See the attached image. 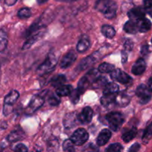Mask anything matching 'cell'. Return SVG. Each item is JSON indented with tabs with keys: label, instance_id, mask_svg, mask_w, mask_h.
<instances>
[{
	"label": "cell",
	"instance_id": "6da1fadb",
	"mask_svg": "<svg viewBox=\"0 0 152 152\" xmlns=\"http://www.w3.org/2000/svg\"><path fill=\"white\" fill-rule=\"evenodd\" d=\"M95 9L102 13L107 19H113L117 14V5L113 0H97Z\"/></svg>",
	"mask_w": 152,
	"mask_h": 152
},
{
	"label": "cell",
	"instance_id": "7a4b0ae2",
	"mask_svg": "<svg viewBox=\"0 0 152 152\" xmlns=\"http://www.w3.org/2000/svg\"><path fill=\"white\" fill-rule=\"evenodd\" d=\"M58 62V58L53 53H50L44 62L39 65L37 69V74L39 76L45 75L53 71Z\"/></svg>",
	"mask_w": 152,
	"mask_h": 152
},
{
	"label": "cell",
	"instance_id": "3957f363",
	"mask_svg": "<svg viewBox=\"0 0 152 152\" xmlns=\"http://www.w3.org/2000/svg\"><path fill=\"white\" fill-rule=\"evenodd\" d=\"M105 120L108 122V126L111 128V130L114 132L118 131L124 123V117L123 114L120 112H116V111L107 114Z\"/></svg>",
	"mask_w": 152,
	"mask_h": 152
},
{
	"label": "cell",
	"instance_id": "277c9868",
	"mask_svg": "<svg viewBox=\"0 0 152 152\" xmlns=\"http://www.w3.org/2000/svg\"><path fill=\"white\" fill-rule=\"evenodd\" d=\"M88 134L84 129H79L74 132L71 137V140L76 145H82L88 140Z\"/></svg>",
	"mask_w": 152,
	"mask_h": 152
},
{
	"label": "cell",
	"instance_id": "5b68a950",
	"mask_svg": "<svg viewBox=\"0 0 152 152\" xmlns=\"http://www.w3.org/2000/svg\"><path fill=\"white\" fill-rule=\"evenodd\" d=\"M136 94L139 98V101L141 104H147L151 99L152 95L148 88L145 85H140L136 90Z\"/></svg>",
	"mask_w": 152,
	"mask_h": 152
},
{
	"label": "cell",
	"instance_id": "8992f818",
	"mask_svg": "<svg viewBox=\"0 0 152 152\" xmlns=\"http://www.w3.org/2000/svg\"><path fill=\"white\" fill-rule=\"evenodd\" d=\"M45 100L43 97H42L40 95H35L34 96H33L29 105L27 107L26 113L27 114H33L39 108H41Z\"/></svg>",
	"mask_w": 152,
	"mask_h": 152
},
{
	"label": "cell",
	"instance_id": "52a82bcc",
	"mask_svg": "<svg viewBox=\"0 0 152 152\" xmlns=\"http://www.w3.org/2000/svg\"><path fill=\"white\" fill-rule=\"evenodd\" d=\"M111 77L113 80H117V81L120 82V83H123V84H129L132 81V78L129 74L120 69L114 70L113 72H111Z\"/></svg>",
	"mask_w": 152,
	"mask_h": 152
},
{
	"label": "cell",
	"instance_id": "ba28073f",
	"mask_svg": "<svg viewBox=\"0 0 152 152\" xmlns=\"http://www.w3.org/2000/svg\"><path fill=\"white\" fill-rule=\"evenodd\" d=\"M94 116V111L90 107H86L83 109L82 112L77 117L79 121L82 123V124H88L91 121L92 118Z\"/></svg>",
	"mask_w": 152,
	"mask_h": 152
},
{
	"label": "cell",
	"instance_id": "9c48e42d",
	"mask_svg": "<svg viewBox=\"0 0 152 152\" xmlns=\"http://www.w3.org/2000/svg\"><path fill=\"white\" fill-rule=\"evenodd\" d=\"M45 31H39L38 32H36L34 34H33L32 35L30 36L28 40L24 43L23 46H22V49L23 50H27V49L30 48L33 45L35 44L40 39L42 38L45 36Z\"/></svg>",
	"mask_w": 152,
	"mask_h": 152
},
{
	"label": "cell",
	"instance_id": "30bf717a",
	"mask_svg": "<svg viewBox=\"0 0 152 152\" xmlns=\"http://www.w3.org/2000/svg\"><path fill=\"white\" fill-rule=\"evenodd\" d=\"M77 55L74 50H71L64 56L60 62V67L62 68H67L71 66L76 61Z\"/></svg>",
	"mask_w": 152,
	"mask_h": 152
},
{
	"label": "cell",
	"instance_id": "8fae6325",
	"mask_svg": "<svg viewBox=\"0 0 152 152\" xmlns=\"http://www.w3.org/2000/svg\"><path fill=\"white\" fill-rule=\"evenodd\" d=\"M128 16L130 18V20L137 21L139 19H142V18H145V10L142 7H134V8H132V10H129V13H128Z\"/></svg>",
	"mask_w": 152,
	"mask_h": 152
},
{
	"label": "cell",
	"instance_id": "7c38bea8",
	"mask_svg": "<svg viewBox=\"0 0 152 152\" xmlns=\"http://www.w3.org/2000/svg\"><path fill=\"white\" fill-rule=\"evenodd\" d=\"M145 69H146V63H145V61L142 58H140L134 64L132 71L134 75L139 76L143 74L145 72Z\"/></svg>",
	"mask_w": 152,
	"mask_h": 152
},
{
	"label": "cell",
	"instance_id": "4fadbf2b",
	"mask_svg": "<svg viewBox=\"0 0 152 152\" xmlns=\"http://www.w3.org/2000/svg\"><path fill=\"white\" fill-rule=\"evenodd\" d=\"M111 137V132L108 129H102L101 132L99 133V136L97 137L96 139V143L99 146H102V145H105L110 138Z\"/></svg>",
	"mask_w": 152,
	"mask_h": 152
},
{
	"label": "cell",
	"instance_id": "5bb4252c",
	"mask_svg": "<svg viewBox=\"0 0 152 152\" xmlns=\"http://www.w3.org/2000/svg\"><path fill=\"white\" fill-rule=\"evenodd\" d=\"M89 47H90V39H89L88 37L84 35L77 43V51L80 52V53H84L89 48Z\"/></svg>",
	"mask_w": 152,
	"mask_h": 152
},
{
	"label": "cell",
	"instance_id": "9a60e30c",
	"mask_svg": "<svg viewBox=\"0 0 152 152\" xmlns=\"http://www.w3.org/2000/svg\"><path fill=\"white\" fill-rule=\"evenodd\" d=\"M138 31L141 33H145L149 31L151 28V22L146 18H142L137 21Z\"/></svg>",
	"mask_w": 152,
	"mask_h": 152
},
{
	"label": "cell",
	"instance_id": "2e32d148",
	"mask_svg": "<svg viewBox=\"0 0 152 152\" xmlns=\"http://www.w3.org/2000/svg\"><path fill=\"white\" fill-rule=\"evenodd\" d=\"M130 97L125 94H120L115 95L114 103L120 107H126L130 102Z\"/></svg>",
	"mask_w": 152,
	"mask_h": 152
},
{
	"label": "cell",
	"instance_id": "e0dca14e",
	"mask_svg": "<svg viewBox=\"0 0 152 152\" xmlns=\"http://www.w3.org/2000/svg\"><path fill=\"white\" fill-rule=\"evenodd\" d=\"M19 97V94L17 91L12 90L4 98V105H13Z\"/></svg>",
	"mask_w": 152,
	"mask_h": 152
},
{
	"label": "cell",
	"instance_id": "ac0fdd59",
	"mask_svg": "<svg viewBox=\"0 0 152 152\" xmlns=\"http://www.w3.org/2000/svg\"><path fill=\"white\" fill-rule=\"evenodd\" d=\"M25 137V134H24L23 131L19 129V130H14L7 136V140L9 142H16V141H19L22 140Z\"/></svg>",
	"mask_w": 152,
	"mask_h": 152
},
{
	"label": "cell",
	"instance_id": "d6986e66",
	"mask_svg": "<svg viewBox=\"0 0 152 152\" xmlns=\"http://www.w3.org/2000/svg\"><path fill=\"white\" fill-rule=\"evenodd\" d=\"M123 29H124L126 32L132 34H135L137 32H139L138 31L137 21L134 20H129L126 22V23L124 25V27H123Z\"/></svg>",
	"mask_w": 152,
	"mask_h": 152
},
{
	"label": "cell",
	"instance_id": "ffe728a7",
	"mask_svg": "<svg viewBox=\"0 0 152 152\" xmlns=\"http://www.w3.org/2000/svg\"><path fill=\"white\" fill-rule=\"evenodd\" d=\"M96 61V58L95 57L94 55H91V56H88V57L85 58L81 62H80V65H79L78 68L80 71H82V70H85L87 68L90 67L92 64L94 63Z\"/></svg>",
	"mask_w": 152,
	"mask_h": 152
},
{
	"label": "cell",
	"instance_id": "44dd1931",
	"mask_svg": "<svg viewBox=\"0 0 152 152\" xmlns=\"http://www.w3.org/2000/svg\"><path fill=\"white\" fill-rule=\"evenodd\" d=\"M73 88L69 85H63L61 87L58 88L56 91V95L59 96H70L71 92L73 91Z\"/></svg>",
	"mask_w": 152,
	"mask_h": 152
},
{
	"label": "cell",
	"instance_id": "7402d4cb",
	"mask_svg": "<svg viewBox=\"0 0 152 152\" xmlns=\"http://www.w3.org/2000/svg\"><path fill=\"white\" fill-rule=\"evenodd\" d=\"M119 91L118 85L114 83H109L104 87L103 94H115Z\"/></svg>",
	"mask_w": 152,
	"mask_h": 152
},
{
	"label": "cell",
	"instance_id": "603a6c76",
	"mask_svg": "<svg viewBox=\"0 0 152 152\" xmlns=\"http://www.w3.org/2000/svg\"><path fill=\"white\" fill-rule=\"evenodd\" d=\"M137 134V131L135 128H132L130 130L126 131V132L123 134V136H122V139L123 140V141L126 142H130L131 140L134 139V138L136 137Z\"/></svg>",
	"mask_w": 152,
	"mask_h": 152
},
{
	"label": "cell",
	"instance_id": "cb8c5ba5",
	"mask_svg": "<svg viewBox=\"0 0 152 152\" xmlns=\"http://www.w3.org/2000/svg\"><path fill=\"white\" fill-rule=\"evenodd\" d=\"M66 82V77L65 75L59 74V75L53 77L51 80V85L54 88H59L62 86H63L64 83Z\"/></svg>",
	"mask_w": 152,
	"mask_h": 152
},
{
	"label": "cell",
	"instance_id": "d4e9b609",
	"mask_svg": "<svg viewBox=\"0 0 152 152\" xmlns=\"http://www.w3.org/2000/svg\"><path fill=\"white\" fill-rule=\"evenodd\" d=\"M101 31H102V34H103L104 37L108 39L113 38L116 34V31L114 28L113 27L110 26V25H103L102 27Z\"/></svg>",
	"mask_w": 152,
	"mask_h": 152
},
{
	"label": "cell",
	"instance_id": "484cf974",
	"mask_svg": "<svg viewBox=\"0 0 152 152\" xmlns=\"http://www.w3.org/2000/svg\"><path fill=\"white\" fill-rule=\"evenodd\" d=\"M114 70H115V66L110 63H107V62H103L98 68V71L99 73H102V74H106V73L111 74Z\"/></svg>",
	"mask_w": 152,
	"mask_h": 152
},
{
	"label": "cell",
	"instance_id": "4316f807",
	"mask_svg": "<svg viewBox=\"0 0 152 152\" xmlns=\"http://www.w3.org/2000/svg\"><path fill=\"white\" fill-rule=\"evenodd\" d=\"M90 84V82H89L88 80L86 78V76H84V77L80 80V82H79L78 87H77V90L78 91L79 93H80V94H82L83 93H84L85 91L88 88V87Z\"/></svg>",
	"mask_w": 152,
	"mask_h": 152
},
{
	"label": "cell",
	"instance_id": "83f0119b",
	"mask_svg": "<svg viewBox=\"0 0 152 152\" xmlns=\"http://www.w3.org/2000/svg\"><path fill=\"white\" fill-rule=\"evenodd\" d=\"M114 99H115V94L103 95L101 98V104L104 107H108L114 103Z\"/></svg>",
	"mask_w": 152,
	"mask_h": 152
},
{
	"label": "cell",
	"instance_id": "f1b7e54d",
	"mask_svg": "<svg viewBox=\"0 0 152 152\" xmlns=\"http://www.w3.org/2000/svg\"><path fill=\"white\" fill-rule=\"evenodd\" d=\"M7 45V34L4 30H0V52L6 48Z\"/></svg>",
	"mask_w": 152,
	"mask_h": 152
},
{
	"label": "cell",
	"instance_id": "f546056e",
	"mask_svg": "<svg viewBox=\"0 0 152 152\" xmlns=\"http://www.w3.org/2000/svg\"><path fill=\"white\" fill-rule=\"evenodd\" d=\"M108 80L105 77L99 76L93 83L92 86L94 88H104L107 84H108Z\"/></svg>",
	"mask_w": 152,
	"mask_h": 152
},
{
	"label": "cell",
	"instance_id": "4dcf8cb0",
	"mask_svg": "<svg viewBox=\"0 0 152 152\" xmlns=\"http://www.w3.org/2000/svg\"><path fill=\"white\" fill-rule=\"evenodd\" d=\"M152 138V123L149 126L147 127V129H145V132H144L143 135H142V142L143 143L147 144Z\"/></svg>",
	"mask_w": 152,
	"mask_h": 152
},
{
	"label": "cell",
	"instance_id": "1f68e13d",
	"mask_svg": "<svg viewBox=\"0 0 152 152\" xmlns=\"http://www.w3.org/2000/svg\"><path fill=\"white\" fill-rule=\"evenodd\" d=\"M75 114L74 113H71V114H68L66 117L64 119V125H65V128H71L74 126V123L72 122V120H75Z\"/></svg>",
	"mask_w": 152,
	"mask_h": 152
},
{
	"label": "cell",
	"instance_id": "d6a6232c",
	"mask_svg": "<svg viewBox=\"0 0 152 152\" xmlns=\"http://www.w3.org/2000/svg\"><path fill=\"white\" fill-rule=\"evenodd\" d=\"M74 143L71 140H66L62 145L63 151L65 152H75V148H74Z\"/></svg>",
	"mask_w": 152,
	"mask_h": 152
},
{
	"label": "cell",
	"instance_id": "836d02e7",
	"mask_svg": "<svg viewBox=\"0 0 152 152\" xmlns=\"http://www.w3.org/2000/svg\"><path fill=\"white\" fill-rule=\"evenodd\" d=\"M31 16V11L28 7H24L18 11V16L21 19H27Z\"/></svg>",
	"mask_w": 152,
	"mask_h": 152
},
{
	"label": "cell",
	"instance_id": "e575fe53",
	"mask_svg": "<svg viewBox=\"0 0 152 152\" xmlns=\"http://www.w3.org/2000/svg\"><path fill=\"white\" fill-rule=\"evenodd\" d=\"M123 146L120 143H114L110 145L105 150V152H122Z\"/></svg>",
	"mask_w": 152,
	"mask_h": 152
},
{
	"label": "cell",
	"instance_id": "d590c367",
	"mask_svg": "<svg viewBox=\"0 0 152 152\" xmlns=\"http://www.w3.org/2000/svg\"><path fill=\"white\" fill-rule=\"evenodd\" d=\"M48 102L51 106H57L60 103V98H59L58 95L52 94L48 98Z\"/></svg>",
	"mask_w": 152,
	"mask_h": 152
},
{
	"label": "cell",
	"instance_id": "8d00e7d4",
	"mask_svg": "<svg viewBox=\"0 0 152 152\" xmlns=\"http://www.w3.org/2000/svg\"><path fill=\"white\" fill-rule=\"evenodd\" d=\"M80 94L79 93L78 91L73 90V91L71 92V94H70V97H71V102L74 104L77 103L79 99H80Z\"/></svg>",
	"mask_w": 152,
	"mask_h": 152
},
{
	"label": "cell",
	"instance_id": "74e56055",
	"mask_svg": "<svg viewBox=\"0 0 152 152\" xmlns=\"http://www.w3.org/2000/svg\"><path fill=\"white\" fill-rule=\"evenodd\" d=\"M15 152H28V148L24 144L19 143L16 145L14 148Z\"/></svg>",
	"mask_w": 152,
	"mask_h": 152
},
{
	"label": "cell",
	"instance_id": "f35d334b",
	"mask_svg": "<svg viewBox=\"0 0 152 152\" xmlns=\"http://www.w3.org/2000/svg\"><path fill=\"white\" fill-rule=\"evenodd\" d=\"M133 46H134V44H133V42H132V40L127 39L124 44V47H125L124 50L128 53V52L131 51V50H132V48H133Z\"/></svg>",
	"mask_w": 152,
	"mask_h": 152
},
{
	"label": "cell",
	"instance_id": "ab89813d",
	"mask_svg": "<svg viewBox=\"0 0 152 152\" xmlns=\"http://www.w3.org/2000/svg\"><path fill=\"white\" fill-rule=\"evenodd\" d=\"M13 111V106L12 105H4V110H3V112L5 116L8 115Z\"/></svg>",
	"mask_w": 152,
	"mask_h": 152
},
{
	"label": "cell",
	"instance_id": "60d3db41",
	"mask_svg": "<svg viewBox=\"0 0 152 152\" xmlns=\"http://www.w3.org/2000/svg\"><path fill=\"white\" fill-rule=\"evenodd\" d=\"M140 148V145L139 143H134L131 146L129 149V152H137Z\"/></svg>",
	"mask_w": 152,
	"mask_h": 152
},
{
	"label": "cell",
	"instance_id": "b9f144b4",
	"mask_svg": "<svg viewBox=\"0 0 152 152\" xmlns=\"http://www.w3.org/2000/svg\"><path fill=\"white\" fill-rule=\"evenodd\" d=\"M148 53H149V48H148V46L147 45L142 46V48H141V53L144 55V56H145V55L148 54Z\"/></svg>",
	"mask_w": 152,
	"mask_h": 152
},
{
	"label": "cell",
	"instance_id": "7bdbcfd3",
	"mask_svg": "<svg viewBox=\"0 0 152 152\" xmlns=\"http://www.w3.org/2000/svg\"><path fill=\"white\" fill-rule=\"evenodd\" d=\"M128 53L127 52H126L125 50L122 51V62L123 63H126V61L128 59Z\"/></svg>",
	"mask_w": 152,
	"mask_h": 152
},
{
	"label": "cell",
	"instance_id": "ee69618b",
	"mask_svg": "<svg viewBox=\"0 0 152 152\" xmlns=\"http://www.w3.org/2000/svg\"><path fill=\"white\" fill-rule=\"evenodd\" d=\"M144 6L147 9L152 7V0H144Z\"/></svg>",
	"mask_w": 152,
	"mask_h": 152
},
{
	"label": "cell",
	"instance_id": "f6af8a7d",
	"mask_svg": "<svg viewBox=\"0 0 152 152\" xmlns=\"http://www.w3.org/2000/svg\"><path fill=\"white\" fill-rule=\"evenodd\" d=\"M148 89H149L150 91L152 93V77L151 78L149 79V80H148Z\"/></svg>",
	"mask_w": 152,
	"mask_h": 152
},
{
	"label": "cell",
	"instance_id": "bcb514c9",
	"mask_svg": "<svg viewBox=\"0 0 152 152\" xmlns=\"http://www.w3.org/2000/svg\"><path fill=\"white\" fill-rule=\"evenodd\" d=\"M58 1H63V2H71V1H77V0H56Z\"/></svg>",
	"mask_w": 152,
	"mask_h": 152
},
{
	"label": "cell",
	"instance_id": "7dc6e473",
	"mask_svg": "<svg viewBox=\"0 0 152 152\" xmlns=\"http://www.w3.org/2000/svg\"><path fill=\"white\" fill-rule=\"evenodd\" d=\"M46 1H48V0H37V2H38L39 4H44V3H45Z\"/></svg>",
	"mask_w": 152,
	"mask_h": 152
},
{
	"label": "cell",
	"instance_id": "c3c4849f",
	"mask_svg": "<svg viewBox=\"0 0 152 152\" xmlns=\"http://www.w3.org/2000/svg\"><path fill=\"white\" fill-rule=\"evenodd\" d=\"M147 12H148V14H149L152 17V7H151V8H148V10H147Z\"/></svg>",
	"mask_w": 152,
	"mask_h": 152
},
{
	"label": "cell",
	"instance_id": "681fc988",
	"mask_svg": "<svg viewBox=\"0 0 152 152\" xmlns=\"http://www.w3.org/2000/svg\"><path fill=\"white\" fill-rule=\"evenodd\" d=\"M32 152H40L39 151H32Z\"/></svg>",
	"mask_w": 152,
	"mask_h": 152
},
{
	"label": "cell",
	"instance_id": "f907efd6",
	"mask_svg": "<svg viewBox=\"0 0 152 152\" xmlns=\"http://www.w3.org/2000/svg\"><path fill=\"white\" fill-rule=\"evenodd\" d=\"M151 43H152V39H151Z\"/></svg>",
	"mask_w": 152,
	"mask_h": 152
}]
</instances>
